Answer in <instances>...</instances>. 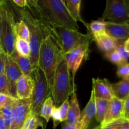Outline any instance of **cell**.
Masks as SVG:
<instances>
[{
    "label": "cell",
    "mask_w": 129,
    "mask_h": 129,
    "mask_svg": "<svg viewBox=\"0 0 129 129\" xmlns=\"http://www.w3.org/2000/svg\"><path fill=\"white\" fill-rule=\"evenodd\" d=\"M35 1L42 16L53 26L79 30L77 22L72 18L67 9L65 1L35 0Z\"/></svg>",
    "instance_id": "1"
},
{
    "label": "cell",
    "mask_w": 129,
    "mask_h": 129,
    "mask_svg": "<svg viewBox=\"0 0 129 129\" xmlns=\"http://www.w3.org/2000/svg\"><path fill=\"white\" fill-rule=\"evenodd\" d=\"M64 54L57 42L49 36L42 40L40 47L38 67L44 72L52 92L55 69L59 59Z\"/></svg>",
    "instance_id": "2"
},
{
    "label": "cell",
    "mask_w": 129,
    "mask_h": 129,
    "mask_svg": "<svg viewBox=\"0 0 129 129\" xmlns=\"http://www.w3.org/2000/svg\"><path fill=\"white\" fill-rule=\"evenodd\" d=\"M75 91L76 85L72 80L64 54H62L55 69L52 89V97L54 100V106L59 108L64 101L69 99V96Z\"/></svg>",
    "instance_id": "3"
},
{
    "label": "cell",
    "mask_w": 129,
    "mask_h": 129,
    "mask_svg": "<svg viewBox=\"0 0 129 129\" xmlns=\"http://www.w3.org/2000/svg\"><path fill=\"white\" fill-rule=\"evenodd\" d=\"M15 16L12 8L3 1L1 9V41L3 52L11 56L15 50L16 35L15 30Z\"/></svg>",
    "instance_id": "4"
},
{
    "label": "cell",
    "mask_w": 129,
    "mask_h": 129,
    "mask_svg": "<svg viewBox=\"0 0 129 129\" xmlns=\"http://www.w3.org/2000/svg\"><path fill=\"white\" fill-rule=\"evenodd\" d=\"M32 74L34 87L31 98L30 113L39 116L42 105L49 97L52 96V92L48 85L45 74L39 67L34 69Z\"/></svg>",
    "instance_id": "5"
},
{
    "label": "cell",
    "mask_w": 129,
    "mask_h": 129,
    "mask_svg": "<svg viewBox=\"0 0 129 129\" xmlns=\"http://www.w3.org/2000/svg\"><path fill=\"white\" fill-rule=\"evenodd\" d=\"M59 45L63 53L68 52L82 44L91 42L93 39L89 34H83L79 31L64 27L55 28Z\"/></svg>",
    "instance_id": "6"
},
{
    "label": "cell",
    "mask_w": 129,
    "mask_h": 129,
    "mask_svg": "<svg viewBox=\"0 0 129 129\" xmlns=\"http://www.w3.org/2000/svg\"><path fill=\"white\" fill-rule=\"evenodd\" d=\"M101 19L115 23H128L129 10L126 0H107Z\"/></svg>",
    "instance_id": "7"
},
{
    "label": "cell",
    "mask_w": 129,
    "mask_h": 129,
    "mask_svg": "<svg viewBox=\"0 0 129 129\" xmlns=\"http://www.w3.org/2000/svg\"><path fill=\"white\" fill-rule=\"evenodd\" d=\"M91 43H86L79 45L78 47L72 49L64 54L66 61L68 69L70 72L72 80L74 83L75 76L83 60L88 59L89 52V45Z\"/></svg>",
    "instance_id": "8"
},
{
    "label": "cell",
    "mask_w": 129,
    "mask_h": 129,
    "mask_svg": "<svg viewBox=\"0 0 129 129\" xmlns=\"http://www.w3.org/2000/svg\"><path fill=\"white\" fill-rule=\"evenodd\" d=\"M31 99H18L13 104L12 123L10 129H21L30 112Z\"/></svg>",
    "instance_id": "9"
},
{
    "label": "cell",
    "mask_w": 129,
    "mask_h": 129,
    "mask_svg": "<svg viewBox=\"0 0 129 129\" xmlns=\"http://www.w3.org/2000/svg\"><path fill=\"white\" fill-rule=\"evenodd\" d=\"M5 75L8 83L10 95L15 99H18L16 83L23 74L12 57L6 54H5Z\"/></svg>",
    "instance_id": "10"
},
{
    "label": "cell",
    "mask_w": 129,
    "mask_h": 129,
    "mask_svg": "<svg viewBox=\"0 0 129 129\" xmlns=\"http://www.w3.org/2000/svg\"><path fill=\"white\" fill-rule=\"evenodd\" d=\"M93 87L94 98L96 99L105 100L110 101L113 97V91H112V84L107 79H100V78H92Z\"/></svg>",
    "instance_id": "11"
},
{
    "label": "cell",
    "mask_w": 129,
    "mask_h": 129,
    "mask_svg": "<svg viewBox=\"0 0 129 129\" xmlns=\"http://www.w3.org/2000/svg\"><path fill=\"white\" fill-rule=\"evenodd\" d=\"M95 98L93 91L91 90V96L79 116L76 123V129H88L89 124L95 116Z\"/></svg>",
    "instance_id": "12"
},
{
    "label": "cell",
    "mask_w": 129,
    "mask_h": 129,
    "mask_svg": "<svg viewBox=\"0 0 129 129\" xmlns=\"http://www.w3.org/2000/svg\"><path fill=\"white\" fill-rule=\"evenodd\" d=\"M105 34L117 41L124 42L129 37V25L105 21Z\"/></svg>",
    "instance_id": "13"
},
{
    "label": "cell",
    "mask_w": 129,
    "mask_h": 129,
    "mask_svg": "<svg viewBox=\"0 0 129 129\" xmlns=\"http://www.w3.org/2000/svg\"><path fill=\"white\" fill-rule=\"evenodd\" d=\"M123 106L124 101L113 97L109 102L108 111L104 121L100 125H105L117 120L123 118Z\"/></svg>",
    "instance_id": "14"
},
{
    "label": "cell",
    "mask_w": 129,
    "mask_h": 129,
    "mask_svg": "<svg viewBox=\"0 0 129 129\" xmlns=\"http://www.w3.org/2000/svg\"><path fill=\"white\" fill-rule=\"evenodd\" d=\"M34 87L32 76L22 75L16 83V95L18 99H31Z\"/></svg>",
    "instance_id": "15"
},
{
    "label": "cell",
    "mask_w": 129,
    "mask_h": 129,
    "mask_svg": "<svg viewBox=\"0 0 129 129\" xmlns=\"http://www.w3.org/2000/svg\"><path fill=\"white\" fill-rule=\"evenodd\" d=\"M93 40L96 42L100 50L105 52V54L115 50L119 43H120V42L117 41L107 34H103L96 37Z\"/></svg>",
    "instance_id": "16"
},
{
    "label": "cell",
    "mask_w": 129,
    "mask_h": 129,
    "mask_svg": "<svg viewBox=\"0 0 129 129\" xmlns=\"http://www.w3.org/2000/svg\"><path fill=\"white\" fill-rule=\"evenodd\" d=\"M80 114L81 110L77 98V94L76 92H74L71 94V98L69 101L68 118L66 122L71 125H76Z\"/></svg>",
    "instance_id": "17"
},
{
    "label": "cell",
    "mask_w": 129,
    "mask_h": 129,
    "mask_svg": "<svg viewBox=\"0 0 129 129\" xmlns=\"http://www.w3.org/2000/svg\"><path fill=\"white\" fill-rule=\"evenodd\" d=\"M11 57L20 68L23 75L31 76L32 74L34 69L31 66L30 57L20 55L16 50L13 52Z\"/></svg>",
    "instance_id": "18"
},
{
    "label": "cell",
    "mask_w": 129,
    "mask_h": 129,
    "mask_svg": "<svg viewBox=\"0 0 129 129\" xmlns=\"http://www.w3.org/2000/svg\"><path fill=\"white\" fill-rule=\"evenodd\" d=\"M113 97L125 101L129 96V80L122 79L115 84H112Z\"/></svg>",
    "instance_id": "19"
},
{
    "label": "cell",
    "mask_w": 129,
    "mask_h": 129,
    "mask_svg": "<svg viewBox=\"0 0 129 129\" xmlns=\"http://www.w3.org/2000/svg\"><path fill=\"white\" fill-rule=\"evenodd\" d=\"M82 1L81 0H68L65 1L67 9L70 14L72 18L75 21H80L86 27H88V23L85 22L82 18L80 14L81 10V4Z\"/></svg>",
    "instance_id": "20"
},
{
    "label": "cell",
    "mask_w": 129,
    "mask_h": 129,
    "mask_svg": "<svg viewBox=\"0 0 129 129\" xmlns=\"http://www.w3.org/2000/svg\"><path fill=\"white\" fill-rule=\"evenodd\" d=\"M88 34L94 39V37L105 34V21L102 19L93 20L88 24Z\"/></svg>",
    "instance_id": "21"
},
{
    "label": "cell",
    "mask_w": 129,
    "mask_h": 129,
    "mask_svg": "<svg viewBox=\"0 0 129 129\" xmlns=\"http://www.w3.org/2000/svg\"><path fill=\"white\" fill-rule=\"evenodd\" d=\"M96 99V98H95ZM110 101L105 100H95V118L98 123L102 124L108 111Z\"/></svg>",
    "instance_id": "22"
},
{
    "label": "cell",
    "mask_w": 129,
    "mask_h": 129,
    "mask_svg": "<svg viewBox=\"0 0 129 129\" xmlns=\"http://www.w3.org/2000/svg\"><path fill=\"white\" fill-rule=\"evenodd\" d=\"M54 107L55 106H54V102L52 97H49L42 105L40 113H39V117L44 118L45 122L48 123L50 118H51Z\"/></svg>",
    "instance_id": "23"
},
{
    "label": "cell",
    "mask_w": 129,
    "mask_h": 129,
    "mask_svg": "<svg viewBox=\"0 0 129 129\" xmlns=\"http://www.w3.org/2000/svg\"><path fill=\"white\" fill-rule=\"evenodd\" d=\"M39 127H41L43 129H45L44 123L40 117L30 112L21 129H37Z\"/></svg>",
    "instance_id": "24"
},
{
    "label": "cell",
    "mask_w": 129,
    "mask_h": 129,
    "mask_svg": "<svg viewBox=\"0 0 129 129\" xmlns=\"http://www.w3.org/2000/svg\"><path fill=\"white\" fill-rule=\"evenodd\" d=\"M15 30L16 37L21 38L26 41L29 42L30 37V32L27 25L23 20H20L15 23Z\"/></svg>",
    "instance_id": "25"
},
{
    "label": "cell",
    "mask_w": 129,
    "mask_h": 129,
    "mask_svg": "<svg viewBox=\"0 0 129 129\" xmlns=\"http://www.w3.org/2000/svg\"><path fill=\"white\" fill-rule=\"evenodd\" d=\"M15 50L22 56L30 57V46L29 42L21 38L16 37L15 42Z\"/></svg>",
    "instance_id": "26"
},
{
    "label": "cell",
    "mask_w": 129,
    "mask_h": 129,
    "mask_svg": "<svg viewBox=\"0 0 129 129\" xmlns=\"http://www.w3.org/2000/svg\"><path fill=\"white\" fill-rule=\"evenodd\" d=\"M1 113H2L3 118L4 121H5L6 129H10L11 123H12L13 105L1 108Z\"/></svg>",
    "instance_id": "27"
},
{
    "label": "cell",
    "mask_w": 129,
    "mask_h": 129,
    "mask_svg": "<svg viewBox=\"0 0 129 129\" xmlns=\"http://www.w3.org/2000/svg\"><path fill=\"white\" fill-rule=\"evenodd\" d=\"M117 76L122 79L129 80V63L125 62L118 66L117 71Z\"/></svg>",
    "instance_id": "28"
},
{
    "label": "cell",
    "mask_w": 129,
    "mask_h": 129,
    "mask_svg": "<svg viewBox=\"0 0 129 129\" xmlns=\"http://www.w3.org/2000/svg\"><path fill=\"white\" fill-rule=\"evenodd\" d=\"M106 57L108 59L110 62H112L113 64H116L118 66L121 65V64H123L124 61L123 60L122 58L121 57L120 55H119L117 50H114L111 52L107 53V54H105Z\"/></svg>",
    "instance_id": "29"
},
{
    "label": "cell",
    "mask_w": 129,
    "mask_h": 129,
    "mask_svg": "<svg viewBox=\"0 0 129 129\" xmlns=\"http://www.w3.org/2000/svg\"><path fill=\"white\" fill-rule=\"evenodd\" d=\"M16 100L18 99H15L10 95L0 93V109L7 106L12 105Z\"/></svg>",
    "instance_id": "30"
},
{
    "label": "cell",
    "mask_w": 129,
    "mask_h": 129,
    "mask_svg": "<svg viewBox=\"0 0 129 129\" xmlns=\"http://www.w3.org/2000/svg\"><path fill=\"white\" fill-rule=\"evenodd\" d=\"M69 99H67L66 100L64 101L60 107H59V113H60V118H61V122H64L66 121L67 118H68V110H69Z\"/></svg>",
    "instance_id": "31"
},
{
    "label": "cell",
    "mask_w": 129,
    "mask_h": 129,
    "mask_svg": "<svg viewBox=\"0 0 129 129\" xmlns=\"http://www.w3.org/2000/svg\"><path fill=\"white\" fill-rule=\"evenodd\" d=\"M0 93L10 95L8 89V83L5 73L0 75Z\"/></svg>",
    "instance_id": "32"
},
{
    "label": "cell",
    "mask_w": 129,
    "mask_h": 129,
    "mask_svg": "<svg viewBox=\"0 0 129 129\" xmlns=\"http://www.w3.org/2000/svg\"><path fill=\"white\" fill-rule=\"evenodd\" d=\"M123 43L124 42L119 43V44L117 46V49H116V50L119 54L121 57L122 58L124 62H128V60L129 59V52H128L126 50V49H125Z\"/></svg>",
    "instance_id": "33"
},
{
    "label": "cell",
    "mask_w": 129,
    "mask_h": 129,
    "mask_svg": "<svg viewBox=\"0 0 129 129\" xmlns=\"http://www.w3.org/2000/svg\"><path fill=\"white\" fill-rule=\"evenodd\" d=\"M124 120V118H121V119L111 122V123L105 125H100L101 129H121Z\"/></svg>",
    "instance_id": "34"
},
{
    "label": "cell",
    "mask_w": 129,
    "mask_h": 129,
    "mask_svg": "<svg viewBox=\"0 0 129 129\" xmlns=\"http://www.w3.org/2000/svg\"><path fill=\"white\" fill-rule=\"evenodd\" d=\"M51 118H52L53 120V125H54L53 128H54V129L56 128V127H57L58 125H59L60 122H62L61 118H60V113H59V108L54 107L52 113Z\"/></svg>",
    "instance_id": "35"
},
{
    "label": "cell",
    "mask_w": 129,
    "mask_h": 129,
    "mask_svg": "<svg viewBox=\"0 0 129 129\" xmlns=\"http://www.w3.org/2000/svg\"><path fill=\"white\" fill-rule=\"evenodd\" d=\"M5 73V54L0 52V75Z\"/></svg>",
    "instance_id": "36"
},
{
    "label": "cell",
    "mask_w": 129,
    "mask_h": 129,
    "mask_svg": "<svg viewBox=\"0 0 129 129\" xmlns=\"http://www.w3.org/2000/svg\"><path fill=\"white\" fill-rule=\"evenodd\" d=\"M129 118V96L128 98L124 101L123 106V118L128 119Z\"/></svg>",
    "instance_id": "37"
},
{
    "label": "cell",
    "mask_w": 129,
    "mask_h": 129,
    "mask_svg": "<svg viewBox=\"0 0 129 129\" xmlns=\"http://www.w3.org/2000/svg\"><path fill=\"white\" fill-rule=\"evenodd\" d=\"M11 3L15 4L16 6L20 8H24L27 6L28 1L26 0H13L11 1Z\"/></svg>",
    "instance_id": "38"
},
{
    "label": "cell",
    "mask_w": 129,
    "mask_h": 129,
    "mask_svg": "<svg viewBox=\"0 0 129 129\" xmlns=\"http://www.w3.org/2000/svg\"><path fill=\"white\" fill-rule=\"evenodd\" d=\"M62 129H76V125L69 124L66 122H64L62 124Z\"/></svg>",
    "instance_id": "39"
},
{
    "label": "cell",
    "mask_w": 129,
    "mask_h": 129,
    "mask_svg": "<svg viewBox=\"0 0 129 129\" xmlns=\"http://www.w3.org/2000/svg\"><path fill=\"white\" fill-rule=\"evenodd\" d=\"M0 129H6V125H5V121H4L3 118L1 109H0Z\"/></svg>",
    "instance_id": "40"
},
{
    "label": "cell",
    "mask_w": 129,
    "mask_h": 129,
    "mask_svg": "<svg viewBox=\"0 0 129 129\" xmlns=\"http://www.w3.org/2000/svg\"><path fill=\"white\" fill-rule=\"evenodd\" d=\"M3 1L0 0V50H2V47H1V9H2V4Z\"/></svg>",
    "instance_id": "41"
},
{
    "label": "cell",
    "mask_w": 129,
    "mask_h": 129,
    "mask_svg": "<svg viewBox=\"0 0 129 129\" xmlns=\"http://www.w3.org/2000/svg\"><path fill=\"white\" fill-rule=\"evenodd\" d=\"M121 129H129V124L128 121L127 120H124L123 124H122V128Z\"/></svg>",
    "instance_id": "42"
},
{
    "label": "cell",
    "mask_w": 129,
    "mask_h": 129,
    "mask_svg": "<svg viewBox=\"0 0 129 129\" xmlns=\"http://www.w3.org/2000/svg\"><path fill=\"white\" fill-rule=\"evenodd\" d=\"M123 44H124L125 49H126V50H127L128 52H129V37L124 42Z\"/></svg>",
    "instance_id": "43"
},
{
    "label": "cell",
    "mask_w": 129,
    "mask_h": 129,
    "mask_svg": "<svg viewBox=\"0 0 129 129\" xmlns=\"http://www.w3.org/2000/svg\"><path fill=\"white\" fill-rule=\"evenodd\" d=\"M93 129H101V126L100 125L98 126V127H96V128H93Z\"/></svg>",
    "instance_id": "44"
},
{
    "label": "cell",
    "mask_w": 129,
    "mask_h": 129,
    "mask_svg": "<svg viewBox=\"0 0 129 129\" xmlns=\"http://www.w3.org/2000/svg\"><path fill=\"white\" fill-rule=\"evenodd\" d=\"M125 120H126V119H125ZM127 120L128 121V124H129V118H128V119H127Z\"/></svg>",
    "instance_id": "45"
},
{
    "label": "cell",
    "mask_w": 129,
    "mask_h": 129,
    "mask_svg": "<svg viewBox=\"0 0 129 129\" xmlns=\"http://www.w3.org/2000/svg\"><path fill=\"white\" fill-rule=\"evenodd\" d=\"M127 24H128V25H129V21H128V23H127Z\"/></svg>",
    "instance_id": "46"
},
{
    "label": "cell",
    "mask_w": 129,
    "mask_h": 129,
    "mask_svg": "<svg viewBox=\"0 0 129 129\" xmlns=\"http://www.w3.org/2000/svg\"><path fill=\"white\" fill-rule=\"evenodd\" d=\"M0 52H3V51H2V50H0Z\"/></svg>",
    "instance_id": "47"
}]
</instances>
